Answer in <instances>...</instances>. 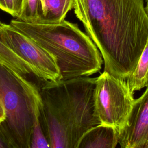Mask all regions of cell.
Returning a JSON list of instances; mask_svg holds the SVG:
<instances>
[{
    "label": "cell",
    "instance_id": "obj_1",
    "mask_svg": "<svg viewBox=\"0 0 148 148\" xmlns=\"http://www.w3.org/2000/svg\"><path fill=\"white\" fill-rule=\"evenodd\" d=\"M73 9L99 50L104 71L127 80L148 39L144 0H73Z\"/></svg>",
    "mask_w": 148,
    "mask_h": 148
},
{
    "label": "cell",
    "instance_id": "obj_2",
    "mask_svg": "<svg viewBox=\"0 0 148 148\" xmlns=\"http://www.w3.org/2000/svg\"><path fill=\"white\" fill-rule=\"evenodd\" d=\"M97 77L42 80L40 120L50 148H77L89 130L101 121L94 102Z\"/></svg>",
    "mask_w": 148,
    "mask_h": 148
},
{
    "label": "cell",
    "instance_id": "obj_3",
    "mask_svg": "<svg viewBox=\"0 0 148 148\" xmlns=\"http://www.w3.org/2000/svg\"><path fill=\"white\" fill-rule=\"evenodd\" d=\"M10 24L56 57L62 80L90 76L101 69L99 50L76 24L65 20L42 23L15 18Z\"/></svg>",
    "mask_w": 148,
    "mask_h": 148
},
{
    "label": "cell",
    "instance_id": "obj_4",
    "mask_svg": "<svg viewBox=\"0 0 148 148\" xmlns=\"http://www.w3.org/2000/svg\"><path fill=\"white\" fill-rule=\"evenodd\" d=\"M0 102L5 113L0 138L6 148H30L38 86L0 63Z\"/></svg>",
    "mask_w": 148,
    "mask_h": 148
},
{
    "label": "cell",
    "instance_id": "obj_5",
    "mask_svg": "<svg viewBox=\"0 0 148 148\" xmlns=\"http://www.w3.org/2000/svg\"><path fill=\"white\" fill-rule=\"evenodd\" d=\"M134 100L126 80L105 71L97 77L94 102L101 124L114 127L119 134L128 124Z\"/></svg>",
    "mask_w": 148,
    "mask_h": 148
},
{
    "label": "cell",
    "instance_id": "obj_6",
    "mask_svg": "<svg viewBox=\"0 0 148 148\" xmlns=\"http://www.w3.org/2000/svg\"><path fill=\"white\" fill-rule=\"evenodd\" d=\"M0 33L3 42L35 69L38 78L46 81L61 79L56 57L33 39L10 24L3 23Z\"/></svg>",
    "mask_w": 148,
    "mask_h": 148
},
{
    "label": "cell",
    "instance_id": "obj_7",
    "mask_svg": "<svg viewBox=\"0 0 148 148\" xmlns=\"http://www.w3.org/2000/svg\"><path fill=\"white\" fill-rule=\"evenodd\" d=\"M121 148H148V87L135 99L127 126L119 134Z\"/></svg>",
    "mask_w": 148,
    "mask_h": 148
},
{
    "label": "cell",
    "instance_id": "obj_8",
    "mask_svg": "<svg viewBox=\"0 0 148 148\" xmlns=\"http://www.w3.org/2000/svg\"><path fill=\"white\" fill-rule=\"evenodd\" d=\"M119 143V134L113 127L100 124L86 132L77 148H114Z\"/></svg>",
    "mask_w": 148,
    "mask_h": 148
},
{
    "label": "cell",
    "instance_id": "obj_9",
    "mask_svg": "<svg viewBox=\"0 0 148 148\" xmlns=\"http://www.w3.org/2000/svg\"><path fill=\"white\" fill-rule=\"evenodd\" d=\"M3 23L0 20V27ZM0 63L15 73L29 78L36 76L35 69L15 53L2 40L0 33Z\"/></svg>",
    "mask_w": 148,
    "mask_h": 148
},
{
    "label": "cell",
    "instance_id": "obj_10",
    "mask_svg": "<svg viewBox=\"0 0 148 148\" xmlns=\"http://www.w3.org/2000/svg\"><path fill=\"white\" fill-rule=\"evenodd\" d=\"M42 16L39 23H57L65 20L73 9V0H41Z\"/></svg>",
    "mask_w": 148,
    "mask_h": 148
},
{
    "label": "cell",
    "instance_id": "obj_11",
    "mask_svg": "<svg viewBox=\"0 0 148 148\" xmlns=\"http://www.w3.org/2000/svg\"><path fill=\"white\" fill-rule=\"evenodd\" d=\"M126 81L133 94L148 87V39L134 71Z\"/></svg>",
    "mask_w": 148,
    "mask_h": 148
},
{
    "label": "cell",
    "instance_id": "obj_12",
    "mask_svg": "<svg viewBox=\"0 0 148 148\" xmlns=\"http://www.w3.org/2000/svg\"><path fill=\"white\" fill-rule=\"evenodd\" d=\"M40 106L41 103L38 104L35 109L30 148H50L40 120Z\"/></svg>",
    "mask_w": 148,
    "mask_h": 148
},
{
    "label": "cell",
    "instance_id": "obj_13",
    "mask_svg": "<svg viewBox=\"0 0 148 148\" xmlns=\"http://www.w3.org/2000/svg\"><path fill=\"white\" fill-rule=\"evenodd\" d=\"M42 16L40 0H23V5L18 19L31 23H39Z\"/></svg>",
    "mask_w": 148,
    "mask_h": 148
},
{
    "label": "cell",
    "instance_id": "obj_14",
    "mask_svg": "<svg viewBox=\"0 0 148 148\" xmlns=\"http://www.w3.org/2000/svg\"><path fill=\"white\" fill-rule=\"evenodd\" d=\"M23 0H0V9L18 18L21 14Z\"/></svg>",
    "mask_w": 148,
    "mask_h": 148
},
{
    "label": "cell",
    "instance_id": "obj_15",
    "mask_svg": "<svg viewBox=\"0 0 148 148\" xmlns=\"http://www.w3.org/2000/svg\"><path fill=\"white\" fill-rule=\"evenodd\" d=\"M5 119V113L4 109L0 102V123L3 121Z\"/></svg>",
    "mask_w": 148,
    "mask_h": 148
},
{
    "label": "cell",
    "instance_id": "obj_16",
    "mask_svg": "<svg viewBox=\"0 0 148 148\" xmlns=\"http://www.w3.org/2000/svg\"><path fill=\"white\" fill-rule=\"evenodd\" d=\"M0 148H6L5 145L3 143L1 139L0 138Z\"/></svg>",
    "mask_w": 148,
    "mask_h": 148
},
{
    "label": "cell",
    "instance_id": "obj_17",
    "mask_svg": "<svg viewBox=\"0 0 148 148\" xmlns=\"http://www.w3.org/2000/svg\"><path fill=\"white\" fill-rule=\"evenodd\" d=\"M146 9L147 10V12L148 13V0L146 1Z\"/></svg>",
    "mask_w": 148,
    "mask_h": 148
},
{
    "label": "cell",
    "instance_id": "obj_18",
    "mask_svg": "<svg viewBox=\"0 0 148 148\" xmlns=\"http://www.w3.org/2000/svg\"><path fill=\"white\" fill-rule=\"evenodd\" d=\"M146 1H147V0H146Z\"/></svg>",
    "mask_w": 148,
    "mask_h": 148
},
{
    "label": "cell",
    "instance_id": "obj_19",
    "mask_svg": "<svg viewBox=\"0 0 148 148\" xmlns=\"http://www.w3.org/2000/svg\"><path fill=\"white\" fill-rule=\"evenodd\" d=\"M40 1H41V0H40ZM40 3H41V2H40Z\"/></svg>",
    "mask_w": 148,
    "mask_h": 148
}]
</instances>
